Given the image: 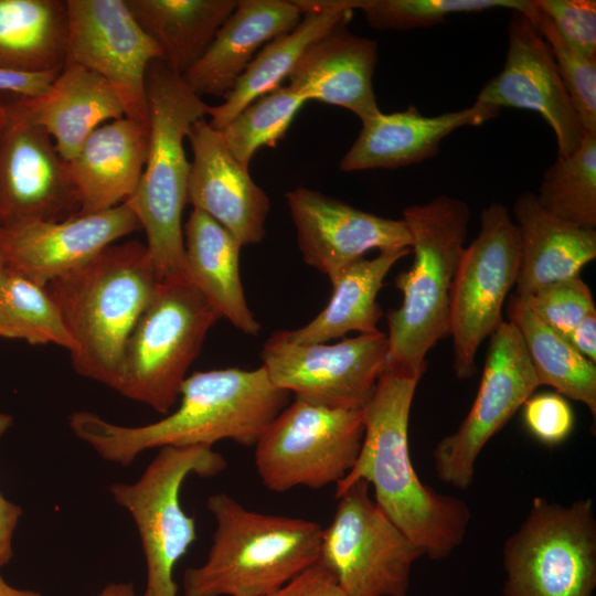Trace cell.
<instances>
[{
    "mask_svg": "<svg viewBox=\"0 0 596 596\" xmlns=\"http://www.w3.org/2000/svg\"><path fill=\"white\" fill-rule=\"evenodd\" d=\"M541 386L518 329L502 321L490 336L475 401L458 428L433 450L439 480L468 489L483 447Z\"/></svg>",
    "mask_w": 596,
    "mask_h": 596,
    "instance_id": "obj_14",
    "label": "cell"
},
{
    "mask_svg": "<svg viewBox=\"0 0 596 596\" xmlns=\"http://www.w3.org/2000/svg\"><path fill=\"white\" fill-rule=\"evenodd\" d=\"M386 354L387 337L382 331L333 344L294 343L277 331L265 342L260 356L270 382L297 400L362 409L384 370Z\"/></svg>",
    "mask_w": 596,
    "mask_h": 596,
    "instance_id": "obj_13",
    "label": "cell"
},
{
    "mask_svg": "<svg viewBox=\"0 0 596 596\" xmlns=\"http://www.w3.org/2000/svg\"><path fill=\"white\" fill-rule=\"evenodd\" d=\"M421 377L384 369L362 408L364 434L359 456L336 485V498L358 480L374 489V501L430 560L448 557L464 541L468 504L418 478L411 460L408 421Z\"/></svg>",
    "mask_w": 596,
    "mask_h": 596,
    "instance_id": "obj_2",
    "label": "cell"
},
{
    "mask_svg": "<svg viewBox=\"0 0 596 596\" xmlns=\"http://www.w3.org/2000/svg\"><path fill=\"white\" fill-rule=\"evenodd\" d=\"M500 109L473 103L437 116H424L416 106L362 120L358 138L340 161L344 172L396 169L437 155L443 139L465 126H479Z\"/></svg>",
    "mask_w": 596,
    "mask_h": 596,
    "instance_id": "obj_21",
    "label": "cell"
},
{
    "mask_svg": "<svg viewBox=\"0 0 596 596\" xmlns=\"http://www.w3.org/2000/svg\"><path fill=\"white\" fill-rule=\"evenodd\" d=\"M65 64L102 76L120 98L125 117L149 127L146 77L162 60L158 45L135 20L125 0H66Z\"/></svg>",
    "mask_w": 596,
    "mask_h": 596,
    "instance_id": "obj_15",
    "label": "cell"
},
{
    "mask_svg": "<svg viewBox=\"0 0 596 596\" xmlns=\"http://www.w3.org/2000/svg\"><path fill=\"white\" fill-rule=\"evenodd\" d=\"M225 468L224 457L211 447H162L135 482L110 485V496L131 515L140 538L147 573L142 596H177L174 566L196 539L180 489L191 475L209 478Z\"/></svg>",
    "mask_w": 596,
    "mask_h": 596,
    "instance_id": "obj_9",
    "label": "cell"
},
{
    "mask_svg": "<svg viewBox=\"0 0 596 596\" xmlns=\"http://www.w3.org/2000/svg\"><path fill=\"white\" fill-rule=\"evenodd\" d=\"M0 139V222H57L79 213L66 161L51 136L17 103L6 102Z\"/></svg>",
    "mask_w": 596,
    "mask_h": 596,
    "instance_id": "obj_16",
    "label": "cell"
},
{
    "mask_svg": "<svg viewBox=\"0 0 596 596\" xmlns=\"http://www.w3.org/2000/svg\"><path fill=\"white\" fill-rule=\"evenodd\" d=\"M217 312L189 280H159L124 348L114 391L168 414Z\"/></svg>",
    "mask_w": 596,
    "mask_h": 596,
    "instance_id": "obj_7",
    "label": "cell"
},
{
    "mask_svg": "<svg viewBox=\"0 0 596 596\" xmlns=\"http://www.w3.org/2000/svg\"><path fill=\"white\" fill-rule=\"evenodd\" d=\"M0 337L31 344L73 348L61 312L42 286L3 266L0 269Z\"/></svg>",
    "mask_w": 596,
    "mask_h": 596,
    "instance_id": "obj_33",
    "label": "cell"
},
{
    "mask_svg": "<svg viewBox=\"0 0 596 596\" xmlns=\"http://www.w3.org/2000/svg\"><path fill=\"white\" fill-rule=\"evenodd\" d=\"M557 33L577 52L596 58L595 0H534Z\"/></svg>",
    "mask_w": 596,
    "mask_h": 596,
    "instance_id": "obj_39",
    "label": "cell"
},
{
    "mask_svg": "<svg viewBox=\"0 0 596 596\" xmlns=\"http://www.w3.org/2000/svg\"><path fill=\"white\" fill-rule=\"evenodd\" d=\"M288 396L263 366L200 371L185 377L179 407L160 421L124 426L81 411L70 416L68 425L102 459L127 467L141 453L162 447H212L223 439L254 446Z\"/></svg>",
    "mask_w": 596,
    "mask_h": 596,
    "instance_id": "obj_1",
    "label": "cell"
},
{
    "mask_svg": "<svg viewBox=\"0 0 596 596\" xmlns=\"http://www.w3.org/2000/svg\"><path fill=\"white\" fill-rule=\"evenodd\" d=\"M511 13L504 66L482 87L475 103L540 114L554 132L557 157H566L581 143L583 127L550 46L525 15Z\"/></svg>",
    "mask_w": 596,
    "mask_h": 596,
    "instance_id": "obj_17",
    "label": "cell"
},
{
    "mask_svg": "<svg viewBox=\"0 0 596 596\" xmlns=\"http://www.w3.org/2000/svg\"><path fill=\"white\" fill-rule=\"evenodd\" d=\"M541 207L573 225L596 227V135L584 132L578 147L557 157L544 171L539 193Z\"/></svg>",
    "mask_w": 596,
    "mask_h": 596,
    "instance_id": "obj_34",
    "label": "cell"
},
{
    "mask_svg": "<svg viewBox=\"0 0 596 596\" xmlns=\"http://www.w3.org/2000/svg\"><path fill=\"white\" fill-rule=\"evenodd\" d=\"M97 596H137V594L132 583H110Z\"/></svg>",
    "mask_w": 596,
    "mask_h": 596,
    "instance_id": "obj_45",
    "label": "cell"
},
{
    "mask_svg": "<svg viewBox=\"0 0 596 596\" xmlns=\"http://www.w3.org/2000/svg\"><path fill=\"white\" fill-rule=\"evenodd\" d=\"M304 262L332 283L371 249L411 248L402 219L379 216L307 188L286 194Z\"/></svg>",
    "mask_w": 596,
    "mask_h": 596,
    "instance_id": "obj_19",
    "label": "cell"
},
{
    "mask_svg": "<svg viewBox=\"0 0 596 596\" xmlns=\"http://www.w3.org/2000/svg\"><path fill=\"white\" fill-rule=\"evenodd\" d=\"M158 45L162 60L182 75L203 55L238 0H125Z\"/></svg>",
    "mask_w": 596,
    "mask_h": 596,
    "instance_id": "obj_30",
    "label": "cell"
},
{
    "mask_svg": "<svg viewBox=\"0 0 596 596\" xmlns=\"http://www.w3.org/2000/svg\"><path fill=\"white\" fill-rule=\"evenodd\" d=\"M266 596H345L333 574L319 561Z\"/></svg>",
    "mask_w": 596,
    "mask_h": 596,
    "instance_id": "obj_41",
    "label": "cell"
},
{
    "mask_svg": "<svg viewBox=\"0 0 596 596\" xmlns=\"http://www.w3.org/2000/svg\"><path fill=\"white\" fill-rule=\"evenodd\" d=\"M519 267L518 227L503 204L492 203L481 212L478 235L465 246L450 292L448 334L458 379L473 375L481 343L503 321V304Z\"/></svg>",
    "mask_w": 596,
    "mask_h": 596,
    "instance_id": "obj_12",
    "label": "cell"
},
{
    "mask_svg": "<svg viewBox=\"0 0 596 596\" xmlns=\"http://www.w3.org/2000/svg\"><path fill=\"white\" fill-rule=\"evenodd\" d=\"M414 254L395 278L403 295L387 312L385 369L422 377L428 351L449 333L450 292L465 249L470 207L460 199L437 196L403 210Z\"/></svg>",
    "mask_w": 596,
    "mask_h": 596,
    "instance_id": "obj_4",
    "label": "cell"
},
{
    "mask_svg": "<svg viewBox=\"0 0 596 596\" xmlns=\"http://www.w3.org/2000/svg\"><path fill=\"white\" fill-rule=\"evenodd\" d=\"M149 141L145 168L127 200L147 237L159 280L188 278L182 214L188 204L191 162L183 141L209 105L163 61H153L146 77Z\"/></svg>",
    "mask_w": 596,
    "mask_h": 596,
    "instance_id": "obj_6",
    "label": "cell"
},
{
    "mask_svg": "<svg viewBox=\"0 0 596 596\" xmlns=\"http://www.w3.org/2000/svg\"><path fill=\"white\" fill-rule=\"evenodd\" d=\"M522 407L528 430L546 446L565 441L574 429L575 416L572 406L556 392L531 395Z\"/></svg>",
    "mask_w": 596,
    "mask_h": 596,
    "instance_id": "obj_40",
    "label": "cell"
},
{
    "mask_svg": "<svg viewBox=\"0 0 596 596\" xmlns=\"http://www.w3.org/2000/svg\"><path fill=\"white\" fill-rule=\"evenodd\" d=\"M61 71L20 73L0 70V94L35 97L43 94Z\"/></svg>",
    "mask_w": 596,
    "mask_h": 596,
    "instance_id": "obj_43",
    "label": "cell"
},
{
    "mask_svg": "<svg viewBox=\"0 0 596 596\" xmlns=\"http://www.w3.org/2000/svg\"><path fill=\"white\" fill-rule=\"evenodd\" d=\"M565 339L578 353L596 363V312L583 319Z\"/></svg>",
    "mask_w": 596,
    "mask_h": 596,
    "instance_id": "obj_44",
    "label": "cell"
},
{
    "mask_svg": "<svg viewBox=\"0 0 596 596\" xmlns=\"http://www.w3.org/2000/svg\"><path fill=\"white\" fill-rule=\"evenodd\" d=\"M369 486L358 480L337 498L318 561L345 596H408L411 570L423 552L371 499Z\"/></svg>",
    "mask_w": 596,
    "mask_h": 596,
    "instance_id": "obj_11",
    "label": "cell"
},
{
    "mask_svg": "<svg viewBox=\"0 0 596 596\" xmlns=\"http://www.w3.org/2000/svg\"><path fill=\"white\" fill-rule=\"evenodd\" d=\"M158 283L146 244L129 241L46 285L72 337L79 375L115 390L127 339Z\"/></svg>",
    "mask_w": 596,
    "mask_h": 596,
    "instance_id": "obj_3",
    "label": "cell"
},
{
    "mask_svg": "<svg viewBox=\"0 0 596 596\" xmlns=\"http://www.w3.org/2000/svg\"><path fill=\"white\" fill-rule=\"evenodd\" d=\"M363 434L362 409L330 408L295 398L254 445L257 473L275 492L337 485L353 467Z\"/></svg>",
    "mask_w": 596,
    "mask_h": 596,
    "instance_id": "obj_10",
    "label": "cell"
},
{
    "mask_svg": "<svg viewBox=\"0 0 596 596\" xmlns=\"http://www.w3.org/2000/svg\"><path fill=\"white\" fill-rule=\"evenodd\" d=\"M520 236V267L514 295L529 296L553 283L581 275L596 257V231L573 225L541 207L535 193L513 206Z\"/></svg>",
    "mask_w": 596,
    "mask_h": 596,
    "instance_id": "obj_27",
    "label": "cell"
},
{
    "mask_svg": "<svg viewBox=\"0 0 596 596\" xmlns=\"http://www.w3.org/2000/svg\"><path fill=\"white\" fill-rule=\"evenodd\" d=\"M411 253V248L380 252L372 259L361 258L348 266L332 283V295L323 310L306 326L280 330L290 342L324 343L356 331L379 332L383 311L376 301L383 281L394 264Z\"/></svg>",
    "mask_w": 596,
    "mask_h": 596,
    "instance_id": "obj_29",
    "label": "cell"
},
{
    "mask_svg": "<svg viewBox=\"0 0 596 596\" xmlns=\"http://www.w3.org/2000/svg\"><path fill=\"white\" fill-rule=\"evenodd\" d=\"M13 425L12 415L0 411V439ZM22 509L8 500L0 491V567L13 556V534L22 517Z\"/></svg>",
    "mask_w": 596,
    "mask_h": 596,
    "instance_id": "obj_42",
    "label": "cell"
},
{
    "mask_svg": "<svg viewBox=\"0 0 596 596\" xmlns=\"http://www.w3.org/2000/svg\"><path fill=\"white\" fill-rule=\"evenodd\" d=\"M185 270L220 318L251 336L262 326L248 307L240 276L241 244L206 213L193 209L183 226Z\"/></svg>",
    "mask_w": 596,
    "mask_h": 596,
    "instance_id": "obj_28",
    "label": "cell"
},
{
    "mask_svg": "<svg viewBox=\"0 0 596 596\" xmlns=\"http://www.w3.org/2000/svg\"><path fill=\"white\" fill-rule=\"evenodd\" d=\"M187 138L193 152L188 203L220 223L241 246L259 244L270 209L266 192L205 117L190 127Z\"/></svg>",
    "mask_w": 596,
    "mask_h": 596,
    "instance_id": "obj_20",
    "label": "cell"
},
{
    "mask_svg": "<svg viewBox=\"0 0 596 596\" xmlns=\"http://www.w3.org/2000/svg\"><path fill=\"white\" fill-rule=\"evenodd\" d=\"M503 596H593L596 518L592 498L567 505L533 498L519 529L504 542Z\"/></svg>",
    "mask_w": 596,
    "mask_h": 596,
    "instance_id": "obj_8",
    "label": "cell"
},
{
    "mask_svg": "<svg viewBox=\"0 0 596 596\" xmlns=\"http://www.w3.org/2000/svg\"><path fill=\"white\" fill-rule=\"evenodd\" d=\"M302 13L294 1L238 0L203 55L181 76L199 96L224 97L260 46L295 29Z\"/></svg>",
    "mask_w": 596,
    "mask_h": 596,
    "instance_id": "obj_23",
    "label": "cell"
},
{
    "mask_svg": "<svg viewBox=\"0 0 596 596\" xmlns=\"http://www.w3.org/2000/svg\"><path fill=\"white\" fill-rule=\"evenodd\" d=\"M14 99L51 136L65 161L98 127L125 117L123 103L110 84L75 64L64 65L43 94Z\"/></svg>",
    "mask_w": 596,
    "mask_h": 596,
    "instance_id": "obj_26",
    "label": "cell"
},
{
    "mask_svg": "<svg viewBox=\"0 0 596 596\" xmlns=\"http://www.w3.org/2000/svg\"><path fill=\"white\" fill-rule=\"evenodd\" d=\"M66 35V1L0 0V70L61 71Z\"/></svg>",
    "mask_w": 596,
    "mask_h": 596,
    "instance_id": "obj_31",
    "label": "cell"
},
{
    "mask_svg": "<svg viewBox=\"0 0 596 596\" xmlns=\"http://www.w3.org/2000/svg\"><path fill=\"white\" fill-rule=\"evenodd\" d=\"M302 13L299 24L268 43L254 56L233 88L217 106H209V124L224 128L258 97L277 88L290 76L307 49L332 28L350 20L362 0H296Z\"/></svg>",
    "mask_w": 596,
    "mask_h": 596,
    "instance_id": "obj_25",
    "label": "cell"
},
{
    "mask_svg": "<svg viewBox=\"0 0 596 596\" xmlns=\"http://www.w3.org/2000/svg\"><path fill=\"white\" fill-rule=\"evenodd\" d=\"M0 596H42V594L36 590L14 587L0 573Z\"/></svg>",
    "mask_w": 596,
    "mask_h": 596,
    "instance_id": "obj_46",
    "label": "cell"
},
{
    "mask_svg": "<svg viewBox=\"0 0 596 596\" xmlns=\"http://www.w3.org/2000/svg\"><path fill=\"white\" fill-rule=\"evenodd\" d=\"M215 521L205 562L183 575V596H266L319 560L322 528L259 513L226 493L206 502Z\"/></svg>",
    "mask_w": 596,
    "mask_h": 596,
    "instance_id": "obj_5",
    "label": "cell"
},
{
    "mask_svg": "<svg viewBox=\"0 0 596 596\" xmlns=\"http://www.w3.org/2000/svg\"><path fill=\"white\" fill-rule=\"evenodd\" d=\"M149 127L127 117L94 130L66 161L79 200V213L103 212L127 201L141 178L148 152Z\"/></svg>",
    "mask_w": 596,
    "mask_h": 596,
    "instance_id": "obj_24",
    "label": "cell"
},
{
    "mask_svg": "<svg viewBox=\"0 0 596 596\" xmlns=\"http://www.w3.org/2000/svg\"><path fill=\"white\" fill-rule=\"evenodd\" d=\"M517 297L563 338L588 315L596 312L593 294L581 275L544 286L529 296Z\"/></svg>",
    "mask_w": 596,
    "mask_h": 596,
    "instance_id": "obj_38",
    "label": "cell"
},
{
    "mask_svg": "<svg viewBox=\"0 0 596 596\" xmlns=\"http://www.w3.org/2000/svg\"><path fill=\"white\" fill-rule=\"evenodd\" d=\"M8 120V109L4 100L0 99V139Z\"/></svg>",
    "mask_w": 596,
    "mask_h": 596,
    "instance_id": "obj_47",
    "label": "cell"
},
{
    "mask_svg": "<svg viewBox=\"0 0 596 596\" xmlns=\"http://www.w3.org/2000/svg\"><path fill=\"white\" fill-rule=\"evenodd\" d=\"M507 317L519 331L540 385L586 405L596 415V364L533 313L515 295Z\"/></svg>",
    "mask_w": 596,
    "mask_h": 596,
    "instance_id": "obj_32",
    "label": "cell"
},
{
    "mask_svg": "<svg viewBox=\"0 0 596 596\" xmlns=\"http://www.w3.org/2000/svg\"><path fill=\"white\" fill-rule=\"evenodd\" d=\"M531 22L550 46L584 132L596 135V58L573 49L538 7Z\"/></svg>",
    "mask_w": 596,
    "mask_h": 596,
    "instance_id": "obj_37",
    "label": "cell"
},
{
    "mask_svg": "<svg viewBox=\"0 0 596 596\" xmlns=\"http://www.w3.org/2000/svg\"><path fill=\"white\" fill-rule=\"evenodd\" d=\"M138 228V217L127 201L57 222H0V257L6 267L46 286Z\"/></svg>",
    "mask_w": 596,
    "mask_h": 596,
    "instance_id": "obj_18",
    "label": "cell"
},
{
    "mask_svg": "<svg viewBox=\"0 0 596 596\" xmlns=\"http://www.w3.org/2000/svg\"><path fill=\"white\" fill-rule=\"evenodd\" d=\"M493 9L520 12L532 20L534 0H362L368 23L377 30L405 31L443 23L449 15Z\"/></svg>",
    "mask_w": 596,
    "mask_h": 596,
    "instance_id": "obj_36",
    "label": "cell"
},
{
    "mask_svg": "<svg viewBox=\"0 0 596 596\" xmlns=\"http://www.w3.org/2000/svg\"><path fill=\"white\" fill-rule=\"evenodd\" d=\"M3 266H4V264H3V262H2V259H1V257H0V269H1Z\"/></svg>",
    "mask_w": 596,
    "mask_h": 596,
    "instance_id": "obj_48",
    "label": "cell"
},
{
    "mask_svg": "<svg viewBox=\"0 0 596 596\" xmlns=\"http://www.w3.org/2000/svg\"><path fill=\"white\" fill-rule=\"evenodd\" d=\"M306 98L289 85L258 97L219 130L234 158L248 168L255 152L273 147L288 130Z\"/></svg>",
    "mask_w": 596,
    "mask_h": 596,
    "instance_id": "obj_35",
    "label": "cell"
},
{
    "mask_svg": "<svg viewBox=\"0 0 596 596\" xmlns=\"http://www.w3.org/2000/svg\"><path fill=\"white\" fill-rule=\"evenodd\" d=\"M376 62L377 43L341 23L307 49L288 85L307 102L343 107L362 121L381 113L373 88Z\"/></svg>",
    "mask_w": 596,
    "mask_h": 596,
    "instance_id": "obj_22",
    "label": "cell"
}]
</instances>
